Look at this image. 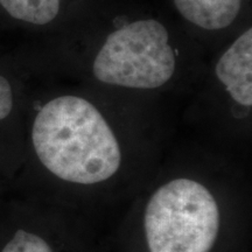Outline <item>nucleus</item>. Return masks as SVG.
Here are the masks:
<instances>
[{
  "instance_id": "nucleus-8",
  "label": "nucleus",
  "mask_w": 252,
  "mask_h": 252,
  "mask_svg": "<svg viewBox=\"0 0 252 252\" xmlns=\"http://www.w3.org/2000/svg\"><path fill=\"white\" fill-rule=\"evenodd\" d=\"M1 252H53V250L39 236L18 230Z\"/></svg>"
},
{
  "instance_id": "nucleus-7",
  "label": "nucleus",
  "mask_w": 252,
  "mask_h": 252,
  "mask_svg": "<svg viewBox=\"0 0 252 252\" xmlns=\"http://www.w3.org/2000/svg\"><path fill=\"white\" fill-rule=\"evenodd\" d=\"M14 72L4 61H0V122L7 119L13 112L15 102Z\"/></svg>"
},
{
  "instance_id": "nucleus-1",
  "label": "nucleus",
  "mask_w": 252,
  "mask_h": 252,
  "mask_svg": "<svg viewBox=\"0 0 252 252\" xmlns=\"http://www.w3.org/2000/svg\"><path fill=\"white\" fill-rule=\"evenodd\" d=\"M32 144L43 166L62 180L94 185L118 171L121 147L98 109L77 96L50 99L32 125Z\"/></svg>"
},
{
  "instance_id": "nucleus-3",
  "label": "nucleus",
  "mask_w": 252,
  "mask_h": 252,
  "mask_svg": "<svg viewBox=\"0 0 252 252\" xmlns=\"http://www.w3.org/2000/svg\"><path fill=\"white\" fill-rule=\"evenodd\" d=\"M176 56L160 21L141 19L113 31L94 60V76L110 86L157 89L173 77Z\"/></svg>"
},
{
  "instance_id": "nucleus-5",
  "label": "nucleus",
  "mask_w": 252,
  "mask_h": 252,
  "mask_svg": "<svg viewBox=\"0 0 252 252\" xmlns=\"http://www.w3.org/2000/svg\"><path fill=\"white\" fill-rule=\"evenodd\" d=\"M186 20L207 31L231 26L237 19L242 0H173Z\"/></svg>"
},
{
  "instance_id": "nucleus-4",
  "label": "nucleus",
  "mask_w": 252,
  "mask_h": 252,
  "mask_svg": "<svg viewBox=\"0 0 252 252\" xmlns=\"http://www.w3.org/2000/svg\"><path fill=\"white\" fill-rule=\"evenodd\" d=\"M216 76L231 98L250 108L252 105V30L239 35L223 53L216 64Z\"/></svg>"
},
{
  "instance_id": "nucleus-6",
  "label": "nucleus",
  "mask_w": 252,
  "mask_h": 252,
  "mask_svg": "<svg viewBox=\"0 0 252 252\" xmlns=\"http://www.w3.org/2000/svg\"><path fill=\"white\" fill-rule=\"evenodd\" d=\"M62 0H0V21L25 28L49 26L61 11Z\"/></svg>"
},
{
  "instance_id": "nucleus-2",
  "label": "nucleus",
  "mask_w": 252,
  "mask_h": 252,
  "mask_svg": "<svg viewBox=\"0 0 252 252\" xmlns=\"http://www.w3.org/2000/svg\"><path fill=\"white\" fill-rule=\"evenodd\" d=\"M220 228V212L210 191L190 179L160 187L145 212L151 252H209Z\"/></svg>"
}]
</instances>
